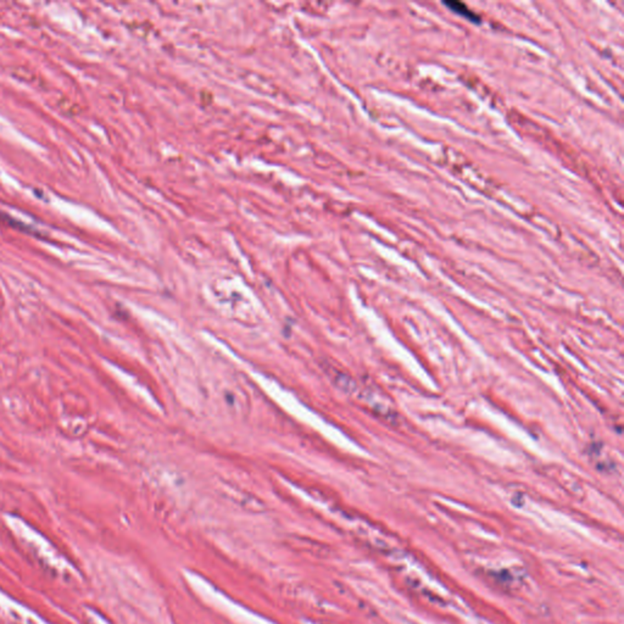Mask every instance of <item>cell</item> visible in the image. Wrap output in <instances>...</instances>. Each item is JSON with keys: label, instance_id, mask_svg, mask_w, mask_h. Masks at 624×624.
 <instances>
[{"label": "cell", "instance_id": "cell-1", "mask_svg": "<svg viewBox=\"0 0 624 624\" xmlns=\"http://www.w3.org/2000/svg\"><path fill=\"white\" fill-rule=\"evenodd\" d=\"M444 4H445L446 7H448L449 9H450L451 11H454V13H456V14H459V15L464 16V18L468 19V20H470V21H476L477 19L479 20L478 16L474 15V14L472 13V11H471L470 9H468L467 7H466V5L464 4V3H459V2H445Z\"/></svg>", "mask_w": 624, "mask_h": 624}]
</instances>
